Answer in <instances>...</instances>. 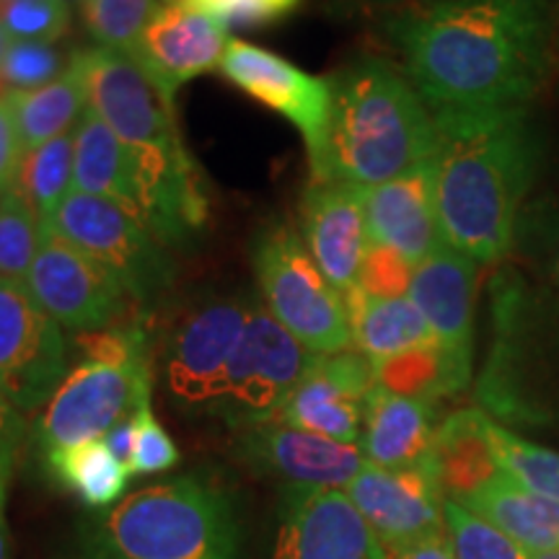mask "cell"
<instances>
[{
	"mask_svg": "<svg viewBox=\"0 0 559 559\" xmlns=\"http://www.w3.org/2000/svg\"><path fill=\"white\" fill-rule=\"evenodd\" d=\"M555 32V0H438L391 24L432 111L528 107L551 73Z\"/></svg>",
	"mask_w": 559,
	"mask_h": 559,
	"instance_id": "6da1fadb",
	"label": "cell"
},
{
	"mask_svg": "<svg viewBox=\"0 0 559 559\" xmlns=\"http://www.w3.org/2000/svg\"><path fill=\"white\" fill-rule=\"evenodd\" d=\"M432 120V181L443 241L474 262H502L544 158L534 115L528 107L440 109Z\"/></svg>",
	"mask_w": 559,
	"mask_h": 559,
	"instance_id": "7a4b0ae2",
	"label": "cell"
},
{
	"mask_svg": "<svg viewBox=\"0 0 559 559\" xmlns=\"http://www.w3.org/2000/svg\"><path fill=\"white\" fill-rule=\"evenodd\" d=\"M332 117L321 179L376 187L428 164L436 120L389 60L358 58L330 75Z\"/></svg>",
	"mask_w": 559,
	"mask_h": 559,
	"instance_id": "3957f363",
	"label": "cell"
},
{
	"mask_svg": "<svg viewBox=\"0 0 559 559\" xmlns=\"http://www.w3.org/2000/svg\"><path fill=\"white\" fill-rule=\"evenodd\" d=\"M75 544L79 559H241L243 528L228 489L185 474L96 510Z\"/></svg>",
	"mask_w": 559,
	"mask_h": 559,
	"instance_id": "277c9868",
	"label": "cell"
},
{
	"mask_svg": "<svg viewBox=\"0 0 559 559\" xmlns=\"http://www.w3.org/2000/svg\"><path fill=\"white\" fill-rule=\"evenodd\" d=\"M492 332L479 409L506 428L559 438V311L492 290Z\"/></svg>",
	"mask_w": 559,
	"mask_h": 559,
	"instance_id": "5b68a950",
	"label": "cell"
},
{
	"mask_svg": "<svg viewBox=\"0 0 559 559\" xmlns=\"http://www.w3.org/2000/svg\"><path fill=\"white\" fill-rule=\"evenodd\" d=\"M254 272L267 311L300 345L317 355L353 347L345 298L313 262L296 228L272 223L257 236Z\"/></svg>",
	"mask_w": 559,
	"mask_h": 559,
	"instance_id": "8992f818",
	"label": "cell"
},
{
	"mask_svg": "<svg viewBox=\"0 0 559 559\" xmlns=\"http://www.w3.org/2000/svg\"><path fill=\"white\" fill-rule=\"evenodd\" d=\"M47 223L99 262L138 304L148 306L171 288L174 264L164 243L117 202L70 190Z\"/></svg>",
	"mask_w": 559,
	"mask_h": 559,
	"instance_id": "52a82bcc",
	"label": "cell"
},
{
	"mask_svg": "<svg viewBox=\"0 0 559 559\" xmlns=\"http://www.w3.org/2000/svg\"><path fill=\"white\" fill-rule=\"evenodd\" d=\"M317 358V353L277 324L267 306L251 300L247 330L228 368L226 396L218 417L234 428L272 423Z\"/></svg>",
	"mask_w": 559,
	"mask_h": 559,
	"instance_id": "ba28073f",
	"label": "cell"
},
{
	"mask_svg": "<svg viewBox=\"0 0 559 559\" xmlns=\"http://www.w3.org/2000/svg\"><path fill=\"white\" fill-rule=\"evenodd\" d=\"M151 400V366H102L83 360L62 379L37 423L41 459L102 440L117 423Z\"/></svg>",
	"mask_w": 559,
	"mask_h": 559,
	"instance_id": "9c48e42d",
	"label": "cell"
},
{
	"mask_svg": "<svg viewBox=\"0 0 559 559\" xmlns=\"http://www.w3.org/2000/svg\"><path fill=\"white\" fill-rule=\"evenodd\" d=\"M86 86L88 107L115 130L130 153L181 148L174 107L130 55L91 47L70 58Z\"/></svg>",
	"mask_w": 559,
	"mask_h": 559,
	"instance_id": "30bf717a",
	"label": "cell"
},
{
	"mask_svg": "<svg viewBox=\"0 0 559 559\" xmlns=\"http://www.w3.org/2000/svg\"><path fill=\"white\" fill-rule=\"evenodd\" d=\"M249 309L247 298H215L187 313L177 326L166 355V383L185 412L218 415Z\"/></svg>",
	"mask_w": 559,
	"mask_h": 559,
	"instance_id": "8fae6325",
	"label": "cell"
},
{
	"mask_svg": "<svg viewBox=\"0 0 559 559\" xmlns=\"http://www.w3.org/2000/svg\"><path fill=\"white\" fill-rule=\"evenodd\" d=\"M68 376L62 326L24 283L0 277V386L21 412L45 407Z\"/></svg>",
	"mask_w": 559,
	"mask_h": 559,
	"instance_id": "7c38bea8",
	"label": "cell"
},
{
	"mask_svg": "<svg viewBox=\"0 0 559 559\" xmlns=\"http://www.w3.org/2000/svg\"><path fill=\"white\" fill-rule=\"evenodd\" d=\"M24 285L60 326L79 334L109 326L130 298L99 262L62 239L47 221H41L39 251Z\"/></svg>",
	"mask_w": 559,
	"mask_h": 559,
	"instance_id": "4fadbf2b",
	"label": "cell"
},
{
	"mask_svg": "<svg viewBox=\"0 0 559 559\" xmlns=\"http://www.w3.org/2000/svg\"><path fill=\"white\" fill-rule=\"evenodd\" d=\"M272 559H396L345 489L293 487L280 492Z\"/></svg>",
	"mask_w": 559,
	"mask_h": 559,
	"instance_id": "5bb4252c",
	"label": "cell"
},
{
	"mask_svg": "<svg viewBox=\"0 0 559 559\" xmlns=\"http://www.w3.org/2000/svg\"><path fill=\"white\" fill-rule=\"evenodd\" d=\"M221 70L234 86L247 91L251 99L267 104L296 124L306 140L313 181L321 179L332 117L330 79H317L280 55L241 39L228 41Z\"/></svg>",
	"mask_w": 559,
	"mask_h": 559,
	"instance_id": "9a60e30c",
	"label": "cell"
},
{
	"mask_svg": "<svg viewBox=\"0 0 559 559\" xmlns=\"http://www.w3.org/2000/svg\"><path fill=\"white\" fill-rule=\"evenodd\" d=\"M345 492L394 557L445 534V498L430 459L412 469H381L366 461Z\"/></svg>",
	"mask_w": 559,
	"mask_h": 559,
	"instance_id": "2e32d148",
	"label": "cell"
},
{
	"mask_svg": "<svg viewBox=\"0 0 559 559\" xmlns=\"http://www.w3.org/2000/svg\"><path fill=\"white\" fill-rule=\"evenodd\" d=\"M373 389V362L358 349L319 355L306 379L283 404L277 423L337 443L358 445Z\"/></svg>",
	"mask_w": 559,
	"mask_h": 559,
	"instance_id": "e0dca14e",
	"label": "cell"
},
{
	"mask_svg": "<svg viewBox=\"0 0 559 559\" xmlns=\"http://www.w3.org/2000/svg\"><path fill=\"white\" fill-rule=\"evenodd\" d=\"M236 451L254 472L293 487L345 489L366 466L360 445L288 428L277 419L241 428Z\"/></svg>",
	"mask_w": 559,
	"mask_h": 559,
	"instance_id": "ac0fdd59",
	"label": "cell"
},
{
	"mask_svg": "<svg viewBox=\"0 0 559 559\" xmlns=\"http://www.w3.org/2000/svg\"><path fill=\"white\" fill-rule=\"evenodd\" d=\"M228 41V29L215 19L166 3L145 26L130 58L174 107V96L185 83L221 68Z\"/></svg>",
	"mask_w": 559,
	"mask_h": 559,
	"instance_id": "d6986e66",
	"label": "cell"
},
{
	"mask_svg": "<svg viewBox=\"0 0 559 559\" xmlns=\"http://www.w3.org/2000/svg\"><path fill=\"white\" fill-rule=\"evenodd\" d=\"M304 243L313 262L342 296L358 285L362 257L368 251L362 187L347 181H313L300 202Z\"/></svg>",
	"mask_w": 559,
	"mask_h": 559,
	"instance_id": "ffe728a7",
	"label": "cell"
},
{
	"mask_svg": "<svg viewBox=\"0 0 559 559\" xmlns=\"http://www.w3.org/2000/svg\"><path fill=\"white\" fill-rule=\"evenodd\" d=\"M362 207L368 239L400 251L415 267L445 243L438 223L432 160L383 185L362 187Z\"/></svg>",
	"mask_w": 559,
	"mask_h": 559,
	"instance_id": "44dd1931",
	"label": "cell"
},
{
	"mask_svg": "<svg viewBox=\"0 0 559 559\" xmlns=\"http://www.w3.org/2000/svg\"><path fill=\"white\" fill-rule=\"evenodd\" d=\"M474 296L477 262L449 243L417 264L407 293L432 337L466 360H474Z\"/></svg>",
	"mask_w": 559,
	"mask_h": 559,
	"instance_id": "7402d4cb",
	"label": "cell"
},
{
	"mask_svg": "<svg viewBox=\"0 0 559 559\" xmlns=\"http://www.w3.org/2000/svg\"><path fill=\"white\" fill-rule=\"evenodd\" d=\"M436 430V404L376 386L368 396L358 445L368 464L412 469L430 459Z\"/></svg>",
	"mask_w": 559,
	"mask_h": 559,
	"instance_id": "603a6c76",
	"label": "cell"
},
{
	"mask_svg": "<svg viewBox=\"0 0 559 559\" xmlns=\"http://www.w3.org/2000/svg\"><path fill=\"white\" fill-rule=\"evenodd\" d=\"M430 464L443 498L459 506L502 474L492 440L487 436V412L469 407L445 417L432 440Z\"/></svg>",
	"mask_w": 559,
	"mask_h": 559,
	"instance_id": "cb8c5ba5",
	"label": "cell"
},
{
	"mask_svg": "<svg viewBox=\"0 0 559 559\" xmlns=\"http://www.w3.org/2000/svg\"><path fill=\"white\" fill-rule=\"evenodd\" d=\"M73 190L117 202L135 215V166L128 145L91 107L73 132Z\"/></svg>",
	"mask_w": 559,
	"mask_h": 559,
	"instance_id": "d4e9b609",
	"label": "cell"
},
{
	"mask_svg": "<svg viewBox=\"0 0 559 559\" xmlns=\"http://www.w3.org/2000/svg\"><path fill=\"white\" fill-rule=\"evenodd\" d=\"M461 506L506 531L528 551L559 549V502L523 487L506 472L489 479Z\"/></svg>",
	"mask_w": 559,
	"mask_h": 559,
	"instance_id": "484cf974",
	"label": "cell"
},
{
	"mask_svg": "<svg viewBox=\"0 0 559 559\" xmlns=\"http://www.w3.org/2000/svg\"><path fill=\"white\" fill-rule=\"evenodd\" d=\"M373 362V360H370ZM376 386L391 394L409 396L436 404L445 396H456L469 389L474 376V360L461 358L440 345L438 340L425 342L400 355L373 362Z\"/></svg>",
	"mask_w": 559,
	"mask_h": 559,
	"instance_id": "4316f807",
	"label": "cell"
},
{
	"mask_svg": "<svg viewBox=\"0 0 559 559\" xmlns=\"http://www.w3.org/2000/svg\"><path fill=\"white\" fill-rule=\"evenodd\" d=\"M353 345L368 360H383L400 355L432 337L428 321L417 311L412 300L404 298H370L358 285L349 288L345 296Z\"/></svg>",
	"mask_w": 559,
	"mask_h": 559,
	"instance_id": "83f0119b",
	"label": "cell"
},
{
	"mask_svg": "<svg viewBox=\"0 0 559 559\" xmlns=\"http://www.w3.org/2000/svg\"><path fill=\"white\" fill-rule=\"evenodd\" d=\"M510 270L531 296L559 309V200H528L523 207L515 241L510 249ZM506 257V260H508Z\"/></svg>",
	"mask_w": 559,
	"mask_h": 559,
	"instance_id": "f1b7e54d",
	"label": "cell"
},
{
	"mask_svg": "<svg viewBox=\"0 0 559 559\" xmlns=\"http://www.w3.org/2000/svg\"><path fill=\"white\" fill-rule=\"evenodd\" d=\"M5 99L11 102L24 151H34L66 135L73 124H79L81 115L88 107L86 86H83L79 68L73 62H68V70L58 81L34 91L9 88Z\"/></svg>",
	"mask_w": 559,
	"mask_h": 559,
	"instance_id": "f546056e",
	"label": "cell"
},
{
	"mask_svg": "<svg viewBox=\"0 0 559 559\" xmlns=\"http://www.w3.org/2000/svg\"><path fill=\"white\" fill-rule=\"evenodd\" d=\"M45 464L55 481L70 489L83 506L104 510L124 498L130 474L111 456L104 440H88V443L52 453L45 459Z\"/></svg>",
	"mask_w": 559,
	"mask_h": 559,
	"instance_id": "4dcf8cb0",
	"label": "cell"
},
{
	"mask_svg": "<svg viewBox=\"0 0 559 559\" xmlns=\"http://www.w3.org/2000/svg\"><path fill=\"white\" fill-rule=\"evenodd\" d=\"M11 187L29 200L41 221H50L73 187V132L24 151Z\"/></svg>",
	"mask_w": 559,
	"mask_h": 559,
	"instance_id": "1f68e13d",
	"label": "cell"
},
{
	"mask_svg": "<svg viewBox=\"0 0 559 559\" xmlns=\"http://www.w3.org/2000/svg\"><path fill=\"white\" fill-rule=\"evenodd\" d=\"M487 436L502 472L523 487L559 502V451L534 443L487 415Z\"/></svg>",
	"mask_w": 559,
	"mask_h": 559,
	"instance_id": "d6a6232c",
	"label": "cell"
},
{
	"mask_svg": "<svg viewBox=\"0 0 559 559\" xmlns=\"http://www.w3.org/2000/svg\"><path fill=\"white\" fill-rule=\"evenodd\" d=\"M41 241V218L16 187L0 194V277L24 283Z\"/></svg>",
	"mask_w": 559,
	"mask_h": 559,
	"instance_id": "836d02e7",
	"label": "cell"
},
{
	"mask_svg": "<svg viewBox=\"0 0 559 559\" xmlns=\"http://www.w3.org/2000/svg\"><path fill=\"white\" fill-rule=\"evenodd\" d=\"M160 9L158 0H86V26L99 47L124 55L135 52L145 26Z\"/></svg>",
	"mask_w": 559,
	"mask_h": 559,
	"instance_id": "e575fe53",
	"label": "cell"
},
{
	"mask_svg": "<svg viewBox=\"0 0 559 559\" xmlns=\"http://www.w3.org/2000/svg\"><path fill=\"white\" fill-rule=\"evenodd\" d=\"M445 534L456 559H531V551L510 539L506 531L472 513L459 502L445 500Z\"/></svg>",
	"mask_w": 559,
	"mask_h": 559,
	"instance_id": "d590c367",
	"label": "cell"
},
{
	"mask_svg": "<svg viewBox=\"0 0 559 559\" xmlns=\"http://www.w3.org/2000/svg\"><path fill=\"white\" fill-rule=\"evenodd\" d=\"M215 19L226 29H262L290 19L304 0H166Z\"/></svg>",
	"mask_w": 559,
	"mask_h": 559,
	"instance_id": "8d00e7d4",
	"label": "cell"
},
{
	"mask_svg": "<svg viewBox=\"0 0 559 559\" xmlns=\"http://www.w3.org/2000/svg\"><path fill=\"white\" fill-rule=\"evenodd\" d=\"M0 24L11 39L52 45L68 32L70 9L66 0H9Z\"/></svg>",
	"mask_w": 559,
	"mask_h": 559,
	"instance_id": "74e56055",
	"label": "cell"
},
{
	"mask_svg": "<svg viewBox=\"0 0 559 559\" xmlns=\"http://www.w3.org/2000/svg\"><path fill=\"white\" fill-rule=\"evenodd\" d=\"M79 347L86 360L102 362V366L128 368L148 362V337L145 330L132 321V324H109L104 330L79 334Z\"/></svg>",
	"mask_w": 559,
	"mask_h": 559,
	"instance_id": "f35d334b",
	"label": "cell"
},
{
	"mask_svg": "<svg viewBox=\"0 0 559 559\" xmlns=\"http://www.w3.org/2000/svg\"><path fill=\"white\" fill-rule=\"evenodd\" d=\"M68 68H62V55L52 45H41V41H21L13 39L9 52H5L3 73L9 88L34 91L47 86V83L58 81Z\"/></svg>",
	"mask_w": 559,
	"mask_h": 559,
	"instance_id": "ab89813d",
	"label": "cell"
},
{
	"mask_svg": "<svg viewBox=\"0 0 559 559\" xmlns=\"http://www.w3.org/2000/svg\"><path fill=\"white\" fill-rule=\"evenodd\" d=\"M138 436L135 453H132L130 477H151V474H166L179 464L181 453L174 438L166 432L151 409V400L135 409Z\"/></svg>",
	"mask_w": 559,
	"mask_h": 559,
	"instance_id": "60d3db41",
	"label": "cell"
},
{
	"mask_svg": "<svg viewBox=\"0 0 559 559\" xmlns=\"http://www.w3.org/2000/svg\"><path fill=\"white\" fill-rule=\"evenodd\" d=\"M415 264L404 260L400 251L368 243L358 277V288L370 298H404L409 293Z\"/></svg>",
	"mask_w": 559,
	"mask_h": 559,
	"instance_id": "b9f144b4",
	"label": "cell"
},
{
	"mask_svg": "<svg viewBox=\"0 0 559 559\" xmlns=\"http://www.w3.org/2000/svg\"><path fill=\"white\" fill-rule=\"evenodd\" d=\"M26 436V419L0 386V477L9 479Z\"/></svg>",
	"mask_w": 559,
	"mask_h": 559,
	"instance_id": "7bdbcfd3",
	"label": "cell"
},
{
	"mask_svg": "<svg viewBox=\"0 0 559 559\" xmlns=\"http://www.w3.org/2000/svg\"><path fill=\"white\" fill-rule=\"evenodd\" d=\"M9 94V91H5ZM21 156H24V145H21L16 117H13L11 102L0 99V194H3L16 179Z\"/></svg>",
	"mask_w": 559,
	"mask_h": 559,
	"instance_id": "ee69618b",
	"label": "cell"
},
{
	"mask_svg": "<svg viewBox=\"0 0 559 559\" xmlns=\"http://www.w3.org/2000/svg\"><path fill=\"white\" fill-rule=\"evenodd\" d=\"M135 436H138V417L135 412H132L128 419L117 423L115 428L102 438L104 443H107V449L111 451V456L120 461L124 469H128V474L132 464V453H135Z\"/></svg>",
	"mask_w": 559,
	"mask_h": 559,
	"instance_id": "f6af8a7d",
	"label": "cell"
},
{
	"mask_svg": "<svg viewBox=\"0 0 559 559\" xmlns=\"http://www.w3.org/2000/svg\"><path fill=\"white\" fill-rule=\"evenodd\" d=\"M396 559H456V551H453L449 534L432 536V539H425L415 544V547L404 549L396 555Z\"/></svg>",
	"mask_w": 559,
	"mask_h": 559,
	"instance_id": "bcb514c9",
	"label": "cell"
},
{
	"mask_svg": "<svg viewBox=\"0 0 559 559\" xmlns=\"http://www.w3.org/2000/svg\"><path fill=\"white\" fill-rule=\"evenodd\" d=\"M0 559H9V531H5L3 513H0Z\"/></svg>",
	"mask_w": 559,
	"mask_h": 559,
	"instance_id": "7dc6e473",
	"label": "cell"
},
{
	"mask_svg": "<svg viewBox=\"0 0 559 559\" xmlns=\"http://www.w3.org/2000/svg\"><path fill=\"white\" fill-rule=\"evenodd\" d=\"M11 37H9V32L3 29V24H0V66H3V58H5V52H9V47H11Z\"/></svg>",
	"mask_w": 559,
	"mask_h": 559,
	"instance_id": "c3c4849f",
	"label": "cell"
},
{
	"mask_svg": "<svg viewBox=\"0 0 559 559\" xmlns=\"http://www.w3.org/2000/svg\"><path fill=\"white\" fill-rule=\"evenodd\" d=\"M531 559H559V549H555V551H531Z\"/></svg>",
	"mask_w": 559,
	"mask_h": 559,
	"instance_id": "681fc988",
	"label": "cell"
},
{
	"mask_svg": "<svg viewBox=\"0 0 559 559\" xmlns=\"http://www.w3.org/2000/svg\"><path fill=\"white\" fill-rule=\"evenodd\" d=\"M3 500H5V479L0 477V513H3Z\"/></svg>",
	"mask_w": 559,
	"mask_h": 559,
	"instance_id": "f907efd6",
	"label": "cell"
},
{
	"mask_svg": "<svg viewBox=\"0 0 559 559\" xmlns=\"http://www.w3.org/2000/svg\"><path fill=\"white\" fill-rule=\"evenodd\" d=\"M5 91H9V83H5L3 73H0V99H3V96H5Z\"/></svg>",
	"mask_w": 559,
	"mask_h": 559,
	"instance_id": "816d5d0a",
	"label": "cell"
},
{
	"mask_svg": "<svg viewBox=\"0 0 559 559\" xmlns=\"http://www.w3.org/2000/svg\"><path fill=\"white\" fill-rule=\"evenodd\" d=\"M366 3H394V0H366Z\"/></svg>",
	"mask_w": 559,
	"mask_h": 559,
	"instance_id": "f5cc1de1",
	"label": "cell"
},
{
	"mask_svg": "<svg viewBox=\"0 0 559 559\" xmlns=\"http://www.w3.org/2000/svg\"><path fill=\"white\" fill-rule=\"evenodd\" d=\"M81 3H86V0H81Z\"/></svg>",
	"mask_w": 559,
	"mask_h": 559,
	"instance_id": "db71d44e",
	"label": "cell"
}]
</instances>
